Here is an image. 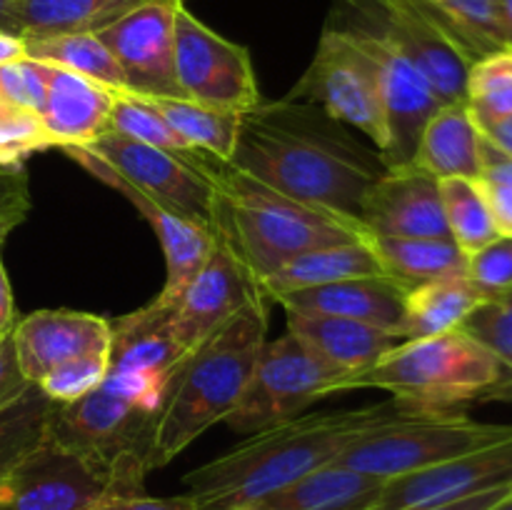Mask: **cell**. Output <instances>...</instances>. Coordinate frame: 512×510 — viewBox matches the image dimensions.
<instances>
[{"instance_id": "6da1fadb", "label": "cell", "mask_w": 512, "mask_h": 510, "mask_svg": "<svg viewBox=\"0 0 512 510\" xmlns=\"http://www.w3.org/2000/svg\"><path fill=\"white\" fill-rule=\"evenodd\" d=\"M228 163L278 193L355 223L385 170L378 150L363 148L315 105L290 98L263 100L240 118Z\"/></svg>"}, {"instance_id": "7a4b0ae2", "label": "cell", "mask_w": 512, "mask_h": 510, "mask_svg": "<svg viewBox=\"0 0 512 510\" xmlns=\"http://www.w3.org/2000/svg\"><path fill=\"white\" fill-rule=\"evenodd\" d=\"M420 413L390 398L365 408L295 415L250 433L228 453L190 470L183 478L198 510H230L288 488L303 475L328 465L365 430Z\"/></svg>"}, {"instance_id": "3957f363", "label": "cell", "mask_w": 512, "mask_h": 510, "mask_svg": "<svg viewBox=\"0 0 512 510\" xmlns=\"http://www.w3.org/2000/svg\"><path fill=\"white\" fill-rule=\"evenodd\" d=\"M185 158L213 185V230L233 243L255 285L300 253L370 238L355 220L278 193L233 168L228 160L193 148L185 150Z\"/></svg>"}, {"instance_id": "277c9868", "label": "cell", "mask_w": 512, "mask_h": 510, "mask_svg": "<svg viewBox=\"0 0 512 510\" xmlns=\"http://www.w3.org/2000/svg\"><path fill=\"white\" fill-rule=\"evenodd\" d=\"M265 335L268 300L258 295L180 360L155 418L153 468L168 465L233 413L268 340Z\"/></svg>"}, {"instance_id": "5b68a950", "label": "cell", "mask_w": 512, "mask_h": 510, "mask_svg": "<svg viewBox=\"0 0 512 510\" xmlns=\"http://www.w3.org/2000/svg\"><path fill=\"white\" fill-rule=\"evenodd\" d=\"M500 365L478 340L463 330L433 338L403 340L373 368L343 383L345 390H388L410 408L445 413L468 403L495 400Z\"/></svg>"}, {"instance_id": "8992f818", "label": "cell", "mask_w": 512, "mask_h": 510, "mask_svg": "<svg viewBox=\"0 0 512 510\" xmlns=\"http://www.w3.org/2000/svg\"><path fill=\"white\" fill-rule=\"evenodd\" d=\"M158 413L100 383L75 403H55L50 435L108 478L113 495L145 493Z\"/></svg>"}, {"instance_id": "52a82bcc", "label": "cell", "mask_w": 512, "mask_h": 510, "mask_svg": "<svg viewBox=\"0 0 512 510\" xmlns=\"http://www.w3.org/2000/svg\"><path fill=\"white\" fill-rule=\"evenodd\" d=\"M512 438V425L473 420L463 410L403 415L365 430L345 445L335 463L375 478H398Z\"/></svg>"}, {"instance_id": "ba28073f", "label": "cell", "mask_w": 512, "mask_h": 510, "mask_svg": "<svg viewBox=\"0 0 512 510\" xmlns=\"http://www.w3.org/2000/svg\"><path fill=\"white\" fill-rule=\"evenodd\" d=\"M343 380L345 375L318 358L298 335L265 340L248 388L225 423L238 433H255L340 393Z\"/></svg>"}, {"instance_id": "9c48e42d", "label": "cell", "mask_w": 512, "mask_h": 510, "mask_svg": "<svg viewBox=\"0 0 512 510\" xmlns=\"http://www.w3.org/2000/svg\"><path fill=\"white\" fill-rule=\"evenodd\" d=\"M288 98L315 105L340 125L360 130L378 153L385 148L388 125L378 70L345 28H325L308 70Z\"/></svg>"}, {"instance_id": "30bf717a", "label": "cell", "mask_w": 512, "mask_h": 510, "mask_svg": "<svg viewBox=\"0 0 512 510\" xmlns=\"http://www.w3.org/2000/svg\"><path fill=\"white\" fill-rule=\"evenodd\" d=\"M173 313L175 300L155 295L143 308L110 320L103 383L153 413L160 410L175 368L188 355L173 333Z\"/></svg>"}, {"instance_id": "8fae6325", "label": "cell", "mask_w": 512, "mask_h": 510, "mask_svg": "<svg viewBox=\"0 0 512 510\" xmlns=\"http://www.w3.org/2000/svg\"><path fill=\"white\" fill-rule=\"evenodd\" d=\"M175 80L180 98L245 115L263 103L248 48L215 33L188 8L175 18Z\"/></svg>"}, {"instance_id": "7c38bea8", "label": "cell", "mask_w": 512, "mask_h": 510, "mask_svg": "<svg viewBox=\"0 0 512 510\" xmlns=\"http://www.w3.org/2000/svg\"><path fill=\"white\" fill-rule=\"evenodd\" d=\"M345 30L370 55L375 70H378L385 125H388V140L378 153L380 160L385 168L413 165L420 135H423L428 120L443 108V103L430 88L425 75L400 53L398 45L378 25L353 23Z\"/></svg>"}, {"instance_id": "4fadbf2b", "label": "cell", "mask_w": 512, "mask_h": 510, "mask_svg": "<svg viewBox=\"0 0 512 510\" xmlns=\"http://www.w3.org/2000/svg\"><path fill=\"white\" fill-rule=\"evenodd\" d=\"M185 0H140L98 30L128 83L143 98H180L175 80V18Z\"/></svg>"}, {"instance_id": "5bb4252c", "label": "cell", "mask_w": 512, "mask_h": 510, "mask_svg": "<svg viewBox=\"0 0 512 510\" xmlns=\"http://www.w3.org/2000/svg\"><path fill=\"white\" fill-rule=\"evenodd\" d=\"M108 495V478L50 430L0 478V510H85Z\"/></svg>"}, {"instance_id": "9a60e30c", "label": "cell", "mask_w": 512, "mask_h": 510, "mask_svg": "<svg viewBox=\"0 0 512 510\" xmlns=\"http://www.w3.org/2000/svg\"><path fill=\"white\" fill-rule=\"evenodd\" d=\"M85 148L100 155L110 168L118 170L130 185L143 190L145 195L168 205L170 210H175L183 218L213 230V185L185 158V150L170 153V150L153 148V145L120 138V135L113 133H103Z\"/></svg>"}, {"instance_id": "2e32d148", "label": "cell", "mask_w": 512, "mask_h": 510, "mask_svg": "<svg viewBox=\"0 0 512 510\" xmlns=\"http://www.w3.org/2000/svg\"><path fill=\"white\" fill-rule=\"evenodd\" d=\"M368 20L425 75L443 105L465 103L473 60L415 0H370Z\"/></svg>"}, {"instance_id": "e0dca14e", "label": "cell", "mask_w": 512, "mask_h": 510, "mask_svg": "<svg viewBox=\"0 0 512 510\" xmlns=\"http://www.w3.org/2000/svg\"><path fill=\"white\" fill-rule=\"evenodd\" d=\"M253 298H258V290L243 260L235 253L233 243L220 230H213L208 258L175 300V338L185 353H190Z\"/></svg>"}, {"instance_id": "ac0fdd59", "label": "cell", "mask_w": 512, "mask_h": 510, "mask_svg": "<svg viewBox=\"0 0 512 510\" xmlns=\"http://www.w3.org/2000/svg\"><path fill=\"white\" fill-rule=\"evenodd\" d=\"M60 150H63L73 163H78L80 168L88 170L95 180L105 183L108 188L118 190V193L123 195L145 220H148L150 228L158 235L160 248H163L165 255V270H168L160 295L168 300H178V295L183 293L185 285L193 280V275L198 273L200 265L208 258L210 248H213V230L183 218V215H178L175 210H170L168 205L158 203L155 198L145 195L143 190L130 185L118 170L110 168L100 155H95L93 150L85 148V145H65V148Z\"/></svg>"}, {"instance_id": "d6986e66", "label": "cell", "mask_w": 512, "mask_h": 510, "mask_svg": "<svg viewBox=\"0 0 512 510\" xmlns=\"http://www.w3.org/2000/svg\"><path fill=\"white\" fill-rule=\"evenodd\" d=\"M512 485V438L475 453L385 480L370 510H420Z\"/></svg>"}, {"instance_id": "ffe728a7", "label": "cell", "mask_w": 512, "mask_h": 510, "mask_svg": "<svg viewBox=\"0 0 512 510\" xmlns=\"http://www.w3.org/2000/svg\"><path fill=\"white\" fill-rule=\"evenodd\" d=\"M360 223L378 238H450L440 180L415 163L383 170L365 195Z\"/></svg>"}, {"instance_id": "44dd1931", "label": "cell", "mask_w": 512, "mask_h": 510, "mask_svg": "<svg viewBox=\"0 0 512 510\" xmlns=\"http://www.w3.org/2000/svg\"><path fill=\"white\" fill-rule=\"evenodd\" d=\"M15 358L28 383H40L65 360L110 350V320L83 310H35L10 330Z\"/></svg>"}, {"instance_id": "7402d4cb", "label": "cell", "mask_w": 512, "mask_h": 510, "mask_svg": "<svg viewBox=\"0 0 512 510\" xmlns=\"http://www.w3.org/2000/svg\"><path fill=\"white\" fill-rule=\"evenodd\" d=\"M45 83L48 88L38 118L50 148L90 145L105 133L118 93L58 65H45Z\"/></svg>"}, {"instance_id": "603a6c76", "label": "cell", "mask_w": 512, "mask_h": 510, "mask_svg": "<svg viewBox=\"0 0 512 510\" xmlns=\"http://www.w3.org/2000/svg\"><path fill=\"white\" fill-rule=\"evenodd\" d=\"M405 298H408V288L395 283L388 275H365V278H348L320 285V288L298 290V293L280 298L278 305H283V310H295V313L360 320V323L400 335L405 318Z\"/></svg>"}, {"instance_id": "cb8c5ba5", "label": "cell", "mask_w": 512, "mask_h": 510, "mask_svg": "<svg viewBox=\"0 0 512 510\" xmlns=\"http://www.w3.org/2000/svg\"><path fill=\"white\" fill-rule=\"evenodd\" d=\"M285 315H288V333L298 335L318 358H323L330 368L340 370L345 380L373 368L378 360H383L390 350L403 343L400 335L360 323V320L295 313V310H285ZM340 393H343V385H340Z\"/></svg>"}, {"instance_id": "d4e9b609", "label": "cell", "mask_w": 512, "mask_h": 510, "mask_svg": "<svg viewBox=\"0 0 512 510\" xmlns=\"http://www.w3.org/2000/svg\"><path fill=\"white\" fill-rule=\"evenodd\" d=\"M365 275H385L383 263L373 248V240H348V243L325 245V248L308 250L298 258L288 260L265 275L255 290L268 303H278L280 298L298 290L320 288V285L338 283L348 278H365Z\"/></svg>"}, {"instance_id": "484cf974", "label": "cell", "mask_w": 512, "mask_h": 510, "mask_svg": "<svg viewBox=\"0 0 512 510\" xmlns=\"http://www.w3.org/2000/svg\"><path fill=\"white\" fill-rule=\"evenodd\" d=\"M415 165L438 180H478L483 173V135L468 105H443L420 135Z\"/></svg>"}, {"instance_id": "4316f807", "label": "cell", "mask_w": 512, "mask_h": 510, "mask_svg": "<svg viewBox=\"0 0 512 510\" xmlns=\"http://www.w3.org/2000/svg\"><path fill=\"white\" fill-rule=\"evenodd\" d=\"M383 485V478L333 460L255 505L260 510H370Z\"/></svg>"}, {"instance_id": "83f0119b", "label": "cell", "mask_w": 512, "mask_h": 510, "mask_svg": "<svg viewBox=\"0 0 512 510\" xmlns=\"http://www.w3.org/2000/svg\"><path fill=\"white\" fill-rule=\"evenodd\" d=\"M490 295L468 273L410 288L400 335L403 340H420L453 333Z\"/></svg>"}, {"instance_id": "f1b7e54d", "label": "cell", "mask_w": 512, "mask_h": 510, "mask_svg": "<svg viewBox=\"0 0 512 510\" xmlns=\"http://www.w3.org/2000/svg\"><path fill=\"white\" fill-rule=\"evenodd\" d=\"M373 248L388 278L403 288L433 283L440 278L468 273V255L453 238H378L370 235Z\"/></svg>"}, {"instance_id": "f546056e", "label": "cell", "mask_w": 512, "mask_h": 510, "mask_svg": "<svg viewBox=\"0 0 512 510\" xmlns=\"http://www.w3.org/2000/svg\"><path fill=\"white\" fill-rule=\"evenodd\" d=\"M23 40L25 58L45 65H58V68L105 85L113 93H128L123 70L115 63L113 53L105 48L103 40L98 38V33H55Z\"/></svg>"}, {"instance_id": "4dcf8cb0", "label": "cell", "mask_w": 512, "mask_h": 510, "mask_svg": "<svg viewBox=\"0 0 512 510\" xmlns=\"http://www.w3.org/2000/svg\"><path fill=\"white\" fill-rule=\"evenodd\" d=\"M165 123L185 143V148L203 150L220 160H230L238 143L240 118L243 115L228 110L208 108L188 98H148Z\"/></svg>"}, {"instance_id": "1f68e13d", "label": "cell", "mask_w": 512, "mask_h": 510, "mask_svg": "<svg viewBox=\"0 0 512 510\" xmlns=\"http://www.w3.org/2000/svg\"><path fill=\"white\" fill-rule=\"evenodd\" d=\"M140 0H23V38L98 33Z\"/></svg>"}, {"instance_id": "d6a6232c", "label": "cell", "mask_w": 512, "mask_h": 510, "mask_svg": "<svg viewBox=\"0 0 512 510\" xmlns=\"http://www.w3.org/2000/svg\"><path fill=\"white\" fill-rule=\"evenodd\" d=\"M425 13L468 53L480 60L495 50L508 48L500 30L495 0H415Z\"/></svg>"}, {"instance_id": "836d02e7", "label": "cell", "mask_w": 512, "mask_h": 510, "mask_svg": "<svg viewBox=\"0 0 512 510\" xmlns=\"http://www.w3.org/2000/svg\"><path fill=\"white\" fill-rule=\"evenodd\" d=\"M440 198H443L445 223H448L450 238L458 243V248L468 258L500 235L478 180H440Z\"/></svg>"}, {"instance_id": "e575fe53", "label": "cell", "mask_w": 512, "mask_h": 510, "mask_svg": "<svg viewBox=\"0 0 512 510\" xmlns=\"http://www.w3.org/2000/svg\"><path fill=\"white\" fill-rule=\"evenodd\" d=\"M55 403L30 385L18 400L0 408V478L15 468L48 435Z\"/></svg>"}, {"instance_id": "d590c367", "label": "cell", "mask_w": 512, "mask_h": 510, "mask_svg": "<svg viewBox=\"0 0 512 510\" xmlns=\"http://www.w3.org/2000/svg\"><path fill=\"white\" fill-rule=\"evenodd\" d=\"M458 330L478 340L500 365V383L495 400L512 398V285L490 295L465 318Z\"/></svg>"}, {"instance_id": "8d00e7d4", "label": "cell", "mask_w": 512, "mask_h": 510, "mask_svg": "<svg viewBox=\"0 0 512 510\" xmlns=\"http://www.w3.org/2000/svg\"><path fill=\"white\" fill-rule=\"evenodd\" d=\"M465 105L475 125L512 115V48L495 50L470 65Z\"/></svg>"}, {"instance_id": "74e56055", "label": "cell", "mask_w": 512, "mask_h": 510, "mask_svg": "<svg viewBox=\"0 0 512 510\" xmlns=\"http://www.w3.org/2000/svg\"><path fill=\"white\" fill-rule=\"evenodd\" d=\"M105 133L120 135V138L138 140V143L153 145V148L170 150V153H180L185 148L183 140L170 130L160 110L150 103L143 95L133 93H118L115 95L113 110H110L108 128Z\"/></svg>"}, {"instance_id": "f35d334b", "label": "cell", "mask_w": 512, "mask_h": 510, "mask_svg": "<svg viewBox=\"0 0 512 510\" xmlns=\"http://www.w3.org/2000/svg\"><path fill=\"white\" fill-rule=\"evenodd\" d=\"M108 375V350L105 353H88L80 358L65 360L63 365L50 370L38 385L53 403L68 405L93 393Z\"/></svg>"}, {"instance_id": "ab89813d", "label": "cell", "mask_w": 512, "mask_h": 510, "mask_svg": "<svg viewBox=\"0 0 512 510\" xmlns=\"http://www.w3.org/2000/svg\"><path fill=\"white\" fill-rule=\"evenodd\" d=\"M500 235H512V158L483 138V173L478 178Z\"/></svg>"}, {"instance_id": "60d3db41", "label": "cell", "mask_w": 512, "mask_h": 510, "mask_svg": "<svg viewBox=\"0 0 512 510\" xmlns=\"http://www.w3.org/2000/svg\"><path fill=\"white\" fill-rule=\"evenodd\" d=\"M45 65L38 60L20 58L0 65V100L10 108L38 115L45 103Z\"/></svg>"}, {"instance_id": "b9f144b4", "label": "cell", "mask_w": 512, "mask_h": 510, "mask_svg": "<svg viewBox=\"0 0 512 510\" xmlns=\"http://www.w3.org/2000/svg\"><path fill=\"white\" fill-rule=\"evenodd\" d=\"M45 148L50 143L38 115L18 108L0 115V165H23L28 155Z\"/></svg>"}, {"instance_id": "7bdbcfd3", "label": "cell", "mask_w": 512, "mask_h": 510, "mask_svg": "<svg viewBox=\"0 0 512 510\" xmlns=\"http://www.w3.org/2000/svg\"><path fill=\"white\" fill-rule=\"evenodd\" d=\"M468 275L485 290L498 293L512 285V235H498L468 258Z\"/></svg>"}, {"instance_id": "ee69618b", "label": "cell", "mask_w": 512, "mask_h": 510, "mask_svg": "<svg viewBox=\"0 0 512 510\" xmlns=\"http://www.w3.org/2000/svg\"><path fill=\"white\" fill-rule=\"evenodd\" d=\"M30 213V185L23 165H0V220L23 223Z\"/></svg>"}, {"instance_id": "f6af8a7d", "label": "cell", "mask_w": 512, "mask_h": 510, "mask_svg": "<svg viewBox=\"0 0 512 510\" xmlns=\"http://www.w3.org/2000/svg\"><path fill=\"white\" fill-rule=\"evenodd\" d=\"M85 510H198L195 500L185 495L173 498H153V495H108Z\"/></svg>"}, {"instance_id": "bcb514c9", "label": "cell", "mask_w": 512, "mask_h": 510, "mask_svg": "<svg viewBox=\"0 0 512 510\" xmlns=\"http://www.w3.org/2000/svg\"><path fill=\"white\" fill-rule=\"evenodd\" d=\"M33 383H28V378L20 370L18 358H15L13 340H10V333L0 338V408L13 400H18L25 390Z\"/></svg>"}, {"instance_id": "7dc6e473", "label": "cell", "mask_w": 512, "mask_h": 510, "mask_svg": "<svg viewBox=\"0 0 512 510\" xmlns=\"http://www.w3.org/2000/svg\"><path fill=\"white\" fill-rule=\"evenodd\" d=\"M510 498H512V485H500V488L485 490V493L470 495V498L455 500V503L433 505V508H420V510H493Z\"/></svg>"}, {"instance_id": "c3c4849f", "label": "cell", "mask_w": 512, "mask_h": 510, "mask_svg": "<svg viewBox=\"0 0 512 510\" xmlns=\"http://www.w3.org/2000/svg\"><path fill=\"white\" fill-rule=\"evenodd\" d=\"M478 130L495 150H500V153L512 158V115L503 120H495V123L478 125Z\"/></svg>"}, {"instance_id": "681fc988", "label": "cell", "mask_w": 512, "mask_h": 510, "mask_svg": "<svg viewBox=\"0 0 512 510\" xmlns=\"http://www.w3.org/2000/svg\"><path fill=\"white\" fill-rule=\"evenodd\" d=\"M15 325V300L10 290L8 273H5L3 258H0V335H8Z\"/></svg>"}, {"instance_id": "f907efd6", "label": "cell", "mask_w": 512, "mask_h": 510, "mask_svg": "<svg viewBox=\"0 0 512 510\" xmlns=\"http://www.w3.org/2000/svg\"><path fill=\"white\" fill-rule=\"evenodd\" d=\"M0 33L23 38V0H0Z\"/></svg>"}, {"instance_id": "816d5d0a", "label": "cell", "mask_w": 512, "mask_h": 510, "mask_svg": "<svg viewBox=\"0 0 512 510\" xmlns=\"http://www.w3.org/2000/svg\"><path fill=\"white\" fill-rule=\"evenodd\" d=\"M20 58H25V40L20 35L0 33V65L15 63Z\"/></svg>"}, {"instance_id": "f5cc1de1", "label": "cell", "mask_w": 512, "mask_h": 510, "mask_svg": "<svg viewBox=\"0 0 512 510\" xmlns=\"http://www.w3.org/2000/svg\"><path fill=\"white\" fill-rule=\"evenodd\" d=\"M495 10H498L500 30H503L505 45L512 48V0H495Z\"/></svg>"}, {"instance_id": "db71d44e", "label": "cell", "mask_w": 512, "mask_h": 510, "mask_svg": "<svg viewBox=\"0 0 512 510\" xmlns=\"http://www.w3.org/2000/svg\"><path fill=\"white\" fill-rule=\"evenodd\" d=\"M18 220H0V248H3L5 238H8L10 233H13L15 228H18Z\"/></svg>"}, {"instance_id": "11a10c76", "label": "cell", "mask_w": 512, "mask_h": 510, "mask_svg": "<svg viewBox=\"0 0 512 510\" xmlns=\"http://www.w3.org/2000/svg\"><path fill=\"white\" fill-rule=\"evenodd\" d=\"M493 510H512V498L505 500V503H500L498 508H493Z\"/></svg>"}, {"instance_id": "9f6ffc18", "label": "cell", "mask_w": 512, "mask_h": 510, "mask_svg": "<svg viewBox=\"0 0 512 510\" xmlns=\"http://www.w3.org/2000/svg\"><path fill=\"white\" fill-rule=\"evenodd\" d=\"M230 510H260L258 505H240V508H230Z\"/></svg>"}, {"instance_id": "6f0895ef", "label": "cell", "mask_w": 512, "mask_h": 510, "mask_svg": "<svg viewBox=\"0 0 512 510\" xmlns=\"http://www.w3.org/2000/svg\"><path fill=\"white\" fill-rule=\"evenodd\" d=\"M8 108H10V105H8V103H3V100H0V115H3L5 110H8Z\"/></svg>"}, {"instance_id": "680465c9", "label": "cell", "mask_w": 512, "mask_h": 510, "mask_svg": "<svg viewBox=\"0 0 512 510\" xmlns=\"http://www.w3.org/2000/svg\"><path fill=\"white\" fill-rule=\"evenodd\" d=\"M0 338H3V335H0Z\"/></svg>"}]
</instances>
